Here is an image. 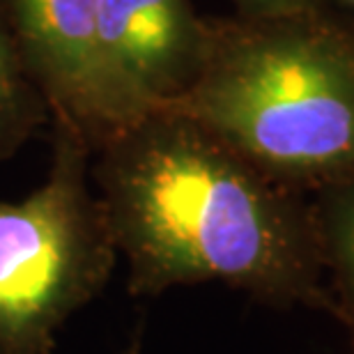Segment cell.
<instances>
[{
    "mask_svg": "<svg viewBox=\"0 0 354 354\" xmlns=\"http://www.w3.org/2000/svg\"><path fill=\"white\" fill-rule=\"evenodd\" d=\"M124 354H140V331H136L129 343V350H127Z\"/></svg>",
    "mask_w": 354,
    "mask_h": 354,
    "instance_id": "9",
    "label": "cell"
},
{
    "mask_svg": "<svg viewBox=\"0 0 354 354\" xmlns=\"http://www.w3.org/2000/svg\"><path fill=\"white\" fill-rule=\"evenodd\" d=\"M345 3H352L354 5V0H345Z\"/></svg>",
    "mask_w": 354,
    "mask_h": 354,
    "instance_id": "10",
    "label": "cell"
},
{
    "mask_svg": "<svg viewBox=\"0 0 354 354\" xmlns=\"http://www.w3.org/2000/svg\"><path fill=\"white\" fill-rule=\"evenodd\" d=\"M5 7L51 118L79 131L92 154L157 111L113 58L102 28V0H5Z\"/></svg>",
    "mask_w": 354,
    "mask_h": 354,
    "instance_id": "4",
    "label": "cell"
},
{
    "mask_svg": "<svg viewBox=\"0 0 354 354\" xmlns=\"http://www.w3.org/2000/svg\"><path fill=\"white\" fill-rule=\"evenodd\" d=\"M173 106L313 196L354 177V28L329 10L207 17L203 67Z\"/></svg>",
    "mask_w": 354,
    "mask_h": 354,
    "instance_id": "2",
    "label": "cell"
},
{
    "mask_svg": "<svg viewBox=\"0 0 354 354\" xmlns=\"http://www.w3.org/2000/svg\"><path fill=\"white\" fill-rule=\"evenodd\" d=\"M102 28L118 67L154 109L194 86L207 46V17L191 0H102Z\"/></svg>",
    "mask_w": 354,
    "mask_h": 354,
    "instance_id": "5",
    "label": "cell"
},
{
    "mask_svg": "<svg viewBox=\"0 0 354 354\" xmlns=\"http://www.w3.org/2000/svg\"><path fill=\"white\" fill-rule=\"evenodd\" d=\"M235 17L244 19H274L292 14L329 10V0H230Z\"/></svg>",
    "mask_w": 354,
    "mask_h": 354,
    "instance_id": "8",
    "label": "cell"
},
{
    "mask_svg": "<svg viewBox=\"0 0 354 354\" xmlns=\"http://www.w3.org/2000/svg\"><path fill=\"white\" fill-rule=\"evenodd\" d=\"M90 177L131 297L223 283L272 308L334 315L313 198L283 187L175 106L95 152Z\"/></svg>",
    "mask_w": 354,
    "mask_h": 354,
    "instance_id": "1",
    "label": "cell"
},
{
    "mask_svg": "<svg viewBox=\"0 0 354 354\" xmlns=\"http://www.w3.org/2000/svg\"><path fill=\"white\" fill-rule=\"evenodd\" d=\"M51 166L24 201H0V354H53L55 334L109 286L118 263L90 191L92 150L51 118Z\"/></svg>",
    "mask_w": 354,
    "mask_h": 354,
    "instance_id": "3",
    "label": "cell"
},
{
    "mask_svg": "<svg viewBox=\"0 0 354 354\" xmlns=\"http://www.w3.org/2000/svg\"><path fill=\"white\" fill-rule=\"evenodd\" d=\"M48 124L51 109L28 72L5 0H0V164L17 157Z\"/></svg>",
    "mask_w": 354,
    "mask_h": 354,
    "instance_id": "6",
    "label": "cell"
},
{
    "mask_svg": "<svg viewBox=\"0 0 354 354\" xmlns=\"http://www.w3.org/2000/svg\"><path fill=\"white\" fill-rule=\"evenodd\" d=\"M313 209L334 317L343 322L354 352V177L313 194Z\"/></svg>",
    "mask_w": 354,
    "mask_h": 354,
    "instance_id": "7",
    "label": "cell"
}]
</instances>
